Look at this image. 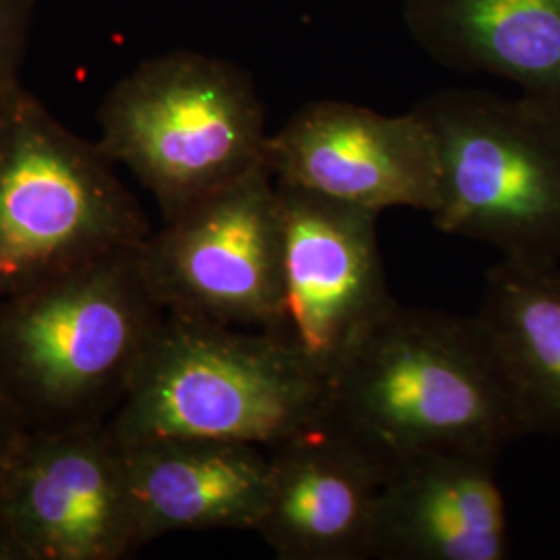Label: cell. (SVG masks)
<instances>
[{"label":"cell","mask_w":560,"mask_h":560,"mask_svg":"<svg viewBox=\"0 0 560 560\" xmlns=\"http://www.w3.org/2000/svg\"><path fill=\"white\" fill-rule=\"evenodd\" d=\"M138 264L166 314L277 332L280 212L268 164L162 221Z\"/></svg>","instance_id":"52a82bcc"},{"label":"cell","mask_w":560,"mask_h":560,"mask_svg":"<svg viewBox=\"0 0 560 560\" xmlns=\"http://www.w3.org/2000/svg\"><path fill=\"white\" fill-rule=\"evenodd\" d=\"M23 430H25V425L18 416V411L13 409V405L0 390V460L4 459V455L9 453L13 442L20 439Z\"/></svg>","instance_id":"e0dca14e"},{"label":"cell","mask_w":560,"mask_h":560,"mask_svg":"<svg viewBox=\"0 0 560 560\" xmlns=\"http://www.w3.org/2000/svg\"><path fill=\"white\" fill-rule=\"evenodd\" d=\"M328 416L390 465L444 448L501 453L523 436L480 320L400 303L330 378Z\"/></svg>","instance_id":"6da1fadb"},{"label":"cell","mask_w":560,"mask_h":560,"mask_svg":"<svg viewBox=\"0 0 560 560\" xmlns=\"http://www.w3.org/2000/svg\"><path fill=\"white\" fill-rule=\"evenodd\" d=\"M282 303L277 335L326 381L399 303L386 280L378 212L277 183Z\"/></svg>","instance_id":"9c48e42d"},{"label":"cell","mask_w":560,"mask_h":560,"mask_svg":"<svg viewBox=\"0 0 560 560\" xmlns=\"http://www.w3.org/2000/svg\"><path fill=\"white\" fill-rule=\"evenodd\" d=\"M330 382L284 340L166 314L117 411L119 446L161 439L272 448L328 416Z\"/></svg>","instance_id":"7a4b0ae2"},{"label":"cell","mask_w":560,"mask_h":560,"mask_svg":"<svg viewBox=\"0 0 560 560\" xmlns=\"http://www.w3.org/2000/svg\"><path fill=\"white\" fill-rule=\"evenodd\" d=\"M138 249L0 300V390L25 428L106 423L125 399L164 318Z\"/></svg>","instance_id":"3957f363"},{"label":"cell","mask_w":560,"mask_h":560,"mask_svg":"<svg viewBox=\"0 0 560 560\" xmlns=\"http://www.w3.org/2000/svg\"><path fill=\"white\" fill-rule=\"evenodd\" d=\"M150 233L101 145L20 90L0 115V300L138 249Z\"/></svg>","instance_id":"277c9868"},{"label":"cell","mask_w":560,"mask_h":560,"mask_svg":"<svg viewBox=\"0 0 560 560\" xmlns=\"http://www.w3.org/2000/svg\"><path fill=\"white\" fill-rule=\"evenodd\" d=\"M499 455L444 448L393 463L378 501L374 559H506Z\"/></svg>","instance_id":"7c38bea8"},{"label":"cell","mask_w":560,"mask_h":560,"mask_svg":"<svg viewBox=\"0 0 560 560\" xmlns=\"http://www.w3.org/2000/svg\"><path fill=\"white\" fill-rule=\"evenodd\" d=\"M0 521L13 560H120L141 548L106 423L25 428L0 460Z\"/></svg>","instance_id":"ba28073f"},{"label":"cell","mask_w":560,"mask_h":560,"mask_svg":"<svg viewBox=\"0 0 560 560\" xmlns=\"http://www.w3.org/2000/svg\"><path fill=\"white\" fill-rule=\"evenodd\" d=\"M0 560H13L11 546H9L7 536H4V529H2V521H0Z\"/></svg>","instance_id":"ac0fdd59"},{"label":"cell","mask_w":560,"mask_h":560,"mask_svg":"<svg viewBox=\"0 0 560 560\" xmlns=\"http://www.w3.org/2000/svg\"><path fill=\"white\" fill-rule=\"evenodd\" d=\"M400 11L430 59L560 113V0H400Z\"/></svg>","instance_id":"5bb4252c"},{"label":"cell","mask_w":560,"mask_h":560,"mask_svg":"<svg viewBox=\"0 0 560 560\" xmlns=\"http://www.w3.org/2000/svg\"><path fill=\"white\" fill-rule=\"evenodd\" d=\"M266 164L277 183L378 214H430L439 200V148L413 108L382 115L353 102H310L270 133Z\"/></svg>","instance_id":"30bf717a"},{"label":"cell","mask_w":560,"mask_h":560,"mask_svg":"<svg viewBox=\"0 0 560 560\" xmlns=\"http://www.w3.org/2000/svg\"><path fill=\"white\" fill-rule=\"evenodd\" d=\"M501 361L523 436H560V261L501 258L476 314Z\"/></svg>","instance_id":"9a60e30c"},{"label":"cell","mask_w":560,"mask_h":560,"mask_svg":"<svg viewBox=\"0 0 560 560\" xmlns=\"http://www.w3.org/2000/svg\"><path fill=\"white\" fill-rule=\"evenodd\" d=\"M268 138L252 78L191 50L145 60L101 108L102 152L154 196L162 221L266 164Z\"/></svg>","instance_id":"5b68a950"},{"label":"cell","mask_w":560,"mask_h":560,"mask_svg":"<svg viewBox=\"0 0 560 560\" xmlns=\"http://www.w3.org/2000/svg\"><path fill=\"white\" fill-rule=\"evenodd\" d=\"M270 492L254 529L280 560L374 559L390 463L326 416L268 448Z\"/></svg>","instance_id":"8fae6325"},{"label":"cell","mask_w":560,"mask_h":560,"mask_svg":"<svg viewBox=\"0 0 560 560\" xmlns=\"http://www.w3.org/2000/svg\"><path fill=\"white\" fill-rule=\"evenodd\" d=\"M413 110L441 162L432 224L511 260L560 261V113L525 96L448 88Z\"/></svg>","instance_id":"8992f818"},{"label":"cell","mask_w":560,"mask_h":560,"mask_svg":"<svg viewBox=\"0 0 560 560\" xmlns=\"http://www.w3.org/2000/svg\"><path fill=\"white\" fill-rule=\"evenodd\" d=\"M34 0H0V115L20 92L21 55Z\"/></svg>","instance_id":"2e32d148"},{"label":"cell","mask_w":560,"mask_h":560,"mask_svg":"<svg viewBox=\"0 0 560 560\" xmlns=\"http://www.w3.org/2000/svg\"><path fill=\"white\" fill-rule=\"evenodd\" d=\"M141 546L177 532H254L270 492L268 448L161 439L119 446Z\"/></svg>","instance_id":"4fadbf2b"}]
</instances>
